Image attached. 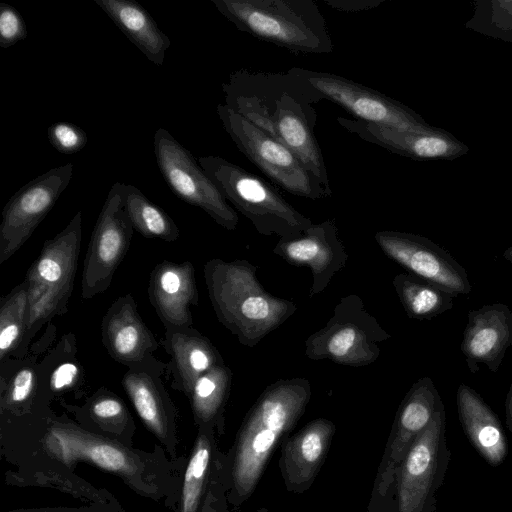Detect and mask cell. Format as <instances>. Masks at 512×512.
I'll return each instance as SVG.
<instances>
[{"instance_id":"6da1fadb","label":"cell","mask_w":512,"mask_h":512,"mask_svg":"<svg viewBox=\"0 0 512 512\" xmlns=\"http://www.w3.org/2000/svg\"><path fill=\"white\" fill-rule=\"evenodd\" d=\"M42 449L74 471L87 463L119 477L136 494L177 508L187 458L172 459L161 445L144 451L80 427L66 415H54Z\"/></svg>"},{"instance_id":"7a4b0ae2","label":"cell","mask_w":512,"mask_h":512,"mask_svg":"<svg viewBox=\"0 0 512 512\" xmlns=\"http://www.w3.org/2000/svg\"><path fill=\"white\" fill-rule=\"evenodd\" d=\"M308 379H280L259 395L225 453L227 499L241 506L254 493L272 453L290 435L311 398Z\"/></svg>"},{"instance_id":"3957f363","label":"cell","mask_w":512,"mask_h":512,"mask_svg":"<svg viewBox=\"0 0 512 512\" xmlns=\"http://www.w3.org/2000/svg\"><path fill=\"white\" fill-rule=\"evenodd\" d=\"M203 272L217 319L246 347H255L297 310L293 301L266 291L257 266L246 259H210Z\"/></svg>"},{"instance_id":"277c9868","label":"cell","mask_w":512,"mask_h":512,"mask_svg":"<svg viewBox=\"0 0 512 512\" xmlns=\"http://www.w3.org/2000/svg\"><path fill=\"white\" fill-rule=\"evenodd\" d=\"M240 31L296 53L334 49L326 20L314 0H211Z\"/></svg>"},{"instance_id":"5b68a950","label":"cell","mask_w":512,"mask_h":512,"mask_svg":"<svg viewBox=\"0 0 512 512\" xmlns=\"http://www.w3.org/2000/svg\"><path fill=\"white\" fill-rule=\"evenodd\" d=\"M82 238V212L77 211L67 226L43 244L26 273L28 321L24 339L14 353L23 357L41 327L67 312L73 292Z\"/></svg>"},{"instance_id":"8992f818","label":"cell","mask_w":512,"mask_h":512,"mask_svg":"<svg viewBox=\"0 0 512 512\" xmlns=\"http://www.w3.org/2000/svg\"><path fill=\"white\" fill-rule=\"evenodd\" d=\"M198 163L226 201H229L263 236L280 238L301 234L313 222L269 183L219 156H202Z\"/></svg>"},{"instance_id":"52a82bcc","label":"cell","mask_w":512,"mask_h":512,"mask_svg":"<svg viewBox=\"0 0 512 512\" xmlns=\"http://www.w3.org/2000/svg\"><path fill=\"white\" fill-rule=\"evenodd\" d=\"M390 338L367 311L362 298L349 294L339 299L326 325L305 340V356L346 366H367L379 358L381 343Z\"/></svg>"},{"instance_id":"ba28073f","label":"cell","mask_w":512,"mask_h":512,"mask_svg":"<svg viewBox=\"0 0 512 512\" xmlns=\"http://www.w3.org/2000/svg\"><path fill=\"white\" fill-rule=\"evenodd\" d=\"M216 112L239 151L283 190L311 200L324 199L332 195V190L324 187L278 140L225 104H219Z\"/></svg>"},{"instance_id":"9c48e42d","label":"cell","mask_w":512,"mask_h":512,"mask_svg":"<svg viewBox=\"0 0 512 512\" xmlns=\"http://www.w3.org/2000/svg\"><path fill=\"white\" fill-rule=\"evenodd\" d=\"M446 414L442 400L427 428L416 438L404 458L397 479L396 512H435L450 461L446 441Z\"/></svg>"},{"instance_id":"30bf717a","label":"cell","mask_w":512,"mask_h":512,"mask_svg":"<svg viewBox=\"0 0 512 512\" xmlns=\"http://www.w3.org/2000/svg\"><path fill=\"white\" fill-rule=\"evenodd\" d=\"M282 92L271 109L266 133L286 146L329 190L330 182L321 149L314 134L318 94L291 69Z\"/></svg>"},{"instance_id":"8fae6325","label":"cell","mask_w":512,"mask_h":512,"mask_svg":"<svg viewBox=\"0 0 512 512\" xmlns=\"http://www.w3.org/2000/svg\"><path fill=\"white\" fill-rule=\"evenodd\" d=\"M153 147L162 177L178 198L202 209L223 228L230 231L237 228L239 218L236 211L189 150L164 128L155 132Z\"/></svg>"},{"instance_id":"7c38bea8","label":"cell","mask_w":512,"mask_h":512,"mask_svg":"<svg viewBox=\"0 0 512 512\" xmlns=\"http://www.w3.org/2000/svg\"><path fill=\"white\" fill-rule=\"evenodd\" d=\"M123 187L121 182L112 185L93 228L83 263L84 300L108 289L129 250L134 228L123 207Z\"/></svg>"},{"instance_id":"4fadbf2b","label":"cell","mask_w":512,"mask_h":512,"mask_svg":"<svg viewBox=\"0 0 512 512\" xmlns=\"http://www.w3.org/2000/svg\"><path fill=\"white\" fill-rule=\"evenodd\" d=\"M291 70L320 97L336 103L369 123L399 129H418L430 124L405 104L342 76L294 67Z\"/></svg>"},{"instance_id":"5bb4252c","label":"cell","mask_w":512,"mask_h":512,"mask_svg":"<svg viewBox=\"0 0 512 512\" xmlns=\"http://www.w3.org/2000/svg\"><path fill=\"white\" fill-rule=\"evenodd\" d=\"M74 165L52 168L23 185L2 210L0 264L9 260L30 238L69 185Z\"/></svg>"},{"instance_id":"9a60e30c","label":"cell","mask_w":512,"mask_h":512,"mask_svg":"<svg viewBox=\"0 0 512 512\" xmlns=\"http://www.w3.org/2000/svg\"><path fill=\"white\" fill-rule=\"evenodd\" d=\"M166 372L167 364L150 355L127 367L121 383L143 425L167 454L177 459L178 411L162 379Z\"/></svg>"},{"instance_id":"2e32d148","label":"cell","mask_w":512,"mask_h":512,"mask_svg":"<svg viewBox=\"0 0 512 512\" xmlns=\"http://www.w3.org/2000/svg\"><path fill=\"white\" fill-rule=\"evenodd\" d=\"M374 238L383 253L409 273L456 296L471 292L465 268L429 238L393 230L378 231Z\"/></svg>"},{"instance_id":"e0dca14e","label":"cell","mask_w":512,"mask_h":512,"mask_svg":"<svg viewBox=\"0 0 512 512\" xmlns=\"http://www.w3.org/2000/svg\"><path fill=\"white\" fill-rule=\"evenodd\" d=\"M337 122L362 140L418 161H451L469 152V147L453 134L431 125L399 129L343 116L337 117Z\"/></svg>"},{"instance_id":"ac0fdd59","label":"cell","mask_w":512,"mask_h":512,"mask_svg":"<svg viewBox=\"0 0 512 512\" xmlns=\"http://www.w3.org/2000/svg\"><path fill=\"white\" fill-rule=\"evenodd\" d=\"M55 330L43 337L23 357L1 362L0 418L32 419L55 415L52 399L39 383L40 356L52 343Z\"/></svg>"},{"instance_id":"d6986e66","label":"cell","mask_w":512,"mask_h":512,"mask_svg":"<svg viewBox=\"0 0 512 512\" xmlns=\"http://www.w3.org/2000/svg\"><path fill=\"white\" fill-rule=\"evenodd\" d=\"M273 253L291 265L310 268V298L323 292L348 261V253L334 219L313 223L297 236L280 238Z\"/></svg>"},{"instance_id":"ffe728a7","label":"cell","mask_w":512,"mask_h":512,"mask_svg":"<svg viewBox=\"0 0 512 512\" xmlns=\"http://www.w3.org/2000/svg\"><path fill=\"white\" fill-rule=\"evenodd\" d=\"M335 432L336 426L331 420L317 418L282 441L278 465L287 491L299 494L311 487Z\"/></svg>"},{"instance_id":"44dd1931","label":"cell","mask_w":512,"mask_h":512,"mask_svg":"<svg viewBox=\"0 0 512 512\" xmlns=\"http://www.w3.org/2000/svg\"><path fill=\"white\" fill-rule=\"evenodd\" d=\"M148 297L165 329L193 327L191 308L199 303L193 264L168 260L158 263L150 273Z\"/></svg>"},{"instance_id":"7402d4cb","label":"cell","mask_w":512,"mask_h":512,"mask_svg":"<svg viewBox=\"0 0 512 512\" xmlns=\"http://www.w3.org/2000/svg\"><path fill=\"white\" fill-rule=\"evenodd\" d=\"M512 345V311L503 303L468 312L460 349L472 374L485 365L496 373Z\"/></svg>"},{"instance_id":"603a6c76","label":"cell","mask_w":512,"mask_h":512,"mask_svg":"<svg viewBox=\"0 0 512 512\" xmlns=\"http://www.w3.org/2000/svg\"><path fill=\"white\" fill-rule=\"evenodd\" d=\"M106 351L127 367L138 364L159 348V342L142 320L131 294L117 298L101 321Z\"/></svg>"},{"instance_id":"cb8c5ba5","label":"cell","mask_w":512,"mask_h":512,"mask_svg":"<svg viewBox=\"0 0 512 512\" xmlns=\"http://www.w3.org/2000/svg\"><path fill=\"white\" fill-rule=\"evenodd\" d=\"M5 482L17 487L51 488L68 494L86 504H100L123 510L108 490L97 488L82 479L41 449L29 462L8 470Z\"/></svg>"},{"instance_id":"d4e9b609","label":"cell","mask_w":512,"mask_h":512,"mask_svg":"<svg viewBox=\"0 0 512 512\" xmlns=\"http://www.w3.org/2000/svg\"><path fill=\"white\" fill-rule=\"evenodd\" d=\"M171 360L167 364L172 376L171 387L188 396L196 380L224 360L211 343L193 327L185 330L165 329L162 341Z\"/></svg>"},{"instance_id":"484cf974","label":"cell","mask_w":512,"mask_h":512,"mask_svg":"<svg viewBox=\"0 0 512 512\" xmlns=\"http://www.w3.org/2000/svg\"><path fill=\"white\" fill-rule=\"evenodd\" d=\"M459 420L470 443L491 466L507 456V439L498 416L470 386L460 384L456 392Z\"/></svg>"},{"instance_id":"4316f807","label":"cell","mask_w":512,"mask_h":512,"mask_svg":"<svg viewBox=\"0 0 512 512\" xmlns=\"http://www.w3.org/2000/svg\"><path fill=\"white\" fill-rule=\"evenodd\" d=\"M80 427L92 433L133 445L135 421L124 401L114 392L101 387L81 405L60 402Z\"/></svg>"},{"instance_id":"83f0119b","label":"cell","mask_w":512,"mask_h":512,"mask_svg":"<svg viewBox=\"0 0 512 512\" xmlns=\"http://www.w3.org/2000/svg\"><path fill=\"white\" fill-rule=\"evenodd\" d=\"M94 3L149 61L157 66L163 64L170 38L143 6L132 0H94Z\"/></svg>"},{"instance_id":"f1b7e54d","label":"cell","mask_w":512,"mask_h":512,"mask_svg":"<svg viewBox=\"0 0 512 512\" xmlns=\"http://www.w3.org/2000/svg\"><path fill=\"white\" fill-rule=\"evenodd\" d=\"M217 435L214 427L197 428V435L185 465L175 512H201L221 453Z\"/></svg>"},{"instance_id":"f546056e","label":"cell","mask_w":512,"mask_h":512,"mask_svg":"<svg viewBox=\"0 0 512 512\" xmlns=\"http://www.w3.org/2000/svg\"><path fill=\"white\" fill-rule=\"evenodd\" d=\"M233 373L224 364L212 368L193 384L188 399L196 427H214L218 435L225 431V409L231 391Z\"/></svg>"},{"instance_id":"4dcf8cb0","label":"cell","mask_w":512,"mask_h":512,"mask_svg":"<svg viewBox=\"0 0 512 512\" xmlns=\"http://www.w3.org/2000/svg\"><path fill=\"white\" fill-rule=\"evenodd\" d=\"M76 352L75 337L67 334L40 359L39 382L52 400L63 398L69 392L74 393L76 399L82 396L85 373Z\"/></svg>"},{"instance_id":"1f68e13d","label":"cell","mask_w":512,"mask_h":512,"mask_svg":"<svg viewBox=\"0 0 512 512\" xmlns=\"http://www.w3.org/2000/svg\"><path fill=\"white\" fill-rule=\"evenodd\" d=\"M392 283L409 318L431 320L454 305L456 295L409 272L397 274Z\"/></svg>"},{"instance_id":"d6a6232c","label":"cell","mask_w":512,"mask_h":512,"mask_svg":"<svg viewBox=\"0 0 512 512\" xmlns=\"http://www.w3.org/2000/svg\"><path fill=\"white\" fill-rule=\"evenodd\" d=\"M123 207L134 230L142 236L167 242H174L179 238V228L169 214L151 202L134 185L124 184Z\"/></svg>"},{"instance_id":"836d02e7","label":"cell","mask_w":512,"mask_h":512,"mask_svg":"<svg viewBox=\"0 0 512 512\" xmlns=\"http://www.w3.org/2000/svg\"><path fill=\"white\" fill-rule=\"evenodd\" d=\"M28 321V286L25 281L13 288L0 301V361L20 347Z\"/></svg>"},{"instance_id":"e575fe53","label":"cell","mask_w":512,"mask_h":512,"mask_svg":"<svg viewBox=\"0 0 512 512\" xmlns=\"http://www.w3.org/2000/svg\"><path fill=\"white\" fill-rule=\"evenodd\" d=\"M465 28L477 33L512 42V1L477 0Z\"/></svg>"},{"instance_id":"d590c367","label":"cell","mask_w":512,"mask_h":512,"mask_svg":"<svg viewBox=\"0 0 512 512\" xmlns=\"http://www.w3.org/2000/svg\"><path fill=\"white\" fill-rule=\"evenodd\" d=\"M48 139L60 153L74 154L82 150L88 136L79 126L65 121L55 122L48 128Z\"/></svg>"},{"instance_id":"8d00e7d4","label":"cell","mask_w":512,"mask_h":512,"mask_svg":"<svg viewBox=\"0 0 512 512\" xmlns=\"http://www.w3.org/2000/svg\"><path fill=\"white\" fill-rule=\"evenodd\" d=\"M27 27L19 11L7 3L0 4V47L9 48L27 37Z\"/></svg>"},{"instance_id":"74e56055","label":"cell","mask_w":512,"mask_h":512,"mask_svg":"<svg viewBox=\"0 0 512 512\" xmlns=\"http://www.w3.org/2000/svg\"><path fill=\"white\" fill-rule=\"evenodd\" d=\"M6 512H124L110 506L100 504H86L80 507H41L19 508Z\"/></svg>"},{"instance_id":"f35d334b","label":"cell","mask_w":512,"mask_h":512,"mask_svg":"<svg viewBox=\"0 0 512 512\" xmlns=\"http://www.w3.org/2000/svg\"><path fill=\"white\" fill-rule=\"evenodd\" d=\"M384 1L385 0H325L324 3L336 10L358 12L378 7Z\"/></svg>"},{"instance_id":"ab89813d","label":"cell","mask_w":512,"mask_h":512,"mask_svg":"<svg viewBox=\"0 0 512 512\" xmlns=\"http://www.w3.org/2000/svg\"><path fill=\"white\" fill-rule=\"evenodd\" d=\"M505 415H506V425L509 431L512 433V379L509 387V391L505 400Z\"/></svg>"},{"instance_id":"60d3db41","label":"cell","mask_w":512,"mask_h":512,"mask_svg":"<svg viewBox=\"0 0 512 512\" xmlns=\"http://www.w3.org/2000/svg\"><path fill=\"white\" fill-rule=\"evenodd\" d=\"M201 512H227V510L218 503L208 502L203 506Z\"/></svg>"},{"instance_id":"b9f144b4","label":"cell","mask_w":512,"mask_h":512,"mask_svg":"<svg viewBox=\"0 0 512 512\" xmlns=\"http://www.w3.org/2000/svg\"><path fill=\"white\" fill-rule=\"evenodd\" d=\"M503 257L512 264V245L503 252Z\"/></svg>"},{"instance_id":"7bdbcfd3","label":"cell","mask_w":512,"mask_h":512,"mask_svg":"<svg viewBox=\"0 0 512 512\" xmlns=\"http://www.w3.org/2000/svg\"><path fill=\"white\" fill-rule=\"evenodd\" d=\"M256 512H269V510L265 507L259 508Z\"/></svg>"},{"instance_id":"ee69618b","label":"cell","mask_w":512,"mask_h":512,"mask_svg":"<svg viewBox=\"0 0 512 512\" xmlns=\"http://www.w3.org/2000/svg\"><path fill=\"white\" fill-rule=\"evenodd\" d=\"M237 512H240V511H237Z\"/></svg>"}]
</instances>
